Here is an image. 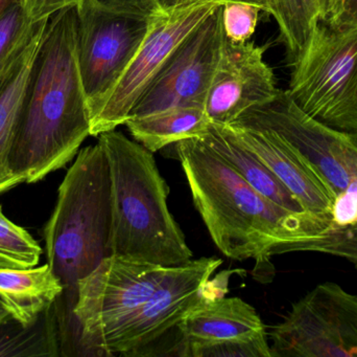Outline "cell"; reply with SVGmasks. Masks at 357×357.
Masks as SVG:
<instances>
[{
    "mask_svg": "<svg viewBox=\"0 0 357 357\" xmlns=\"http://www.w3.org/2000/svg\"><path fill=\"white\" fill-rule=\"evenodd\" d=\"M176 152L214 245L230 259L254 260L260 282L274 278L273 256L291 253L295 243L320 238L328 228V218L289 211L260 194L201 138L176 143Z\"/></svg>",
    "mask_w": 357,
    "mask_h": 357,
    "instance_id": "1",
    "label": "cell"
},
{
    "mask_svg": "<svg viewBox=\"0 0 357 357\" xmlns=\"http://www.w3.org/2000/svg\"><path fill=\"white\" fill-rule=\"evenodd\" d=\"M77 8L50 17L29 73L8 153L19 184L64 168L90 136V113L77 62Z\"/></svg>",
    "mask_w": 357,
    "mask_h": 357,
    "instance_id": "2",
    "label": "cell"
},
{
    "mask_svg": "<svg viewBox=\"0 0 357 357\" xmlns=\"http://www.w3.org/2000/svg\"><path fill=\"white\" fill-rule=\"evenodd\" d=\"M112 201L108 161L100 143L79 149L63 178L44 226L47 263L63 285L56 301L61 328L73 333L77 283L112 256Z\"/></svg>",
    "mask_w": 357,
    "mask_h": 357,
    "instance_id": "3",
    "label": "cell"
},
{
    "mask_svg": "<svg viewBox=\"0 0 357 357\" xmlns=\"http://www.w3.org/2000/svg\"><path fill=\"white\" fill-rule=\"evenodd\" d=\"M98 138L110 171L112 256L165 268L190 261L192 252L169 211V188L153 152L116 129Z\"/></svg>",
    "mask_w": 357,
    "mask_h": 357,
    "instance_id": "4",
    "label": "cell"
},
{
    "mask_svg": "<svg viewBox=\"0 0 357 357\" xmlns=\"http://www.w3.org/2000/svg\"><path fill=\"white\" fill-rule=\"evenodd\" d=\"M287 92L317 121L357 136V27L319 20L294 57Z\"/></svg>",
    "mask_w": 357,
    "mask_h": 357,
    "instance_id": "5",
    "label": "cell"
},
{
    "mask_svg": "<svg viewBox=\"0 0 357 357\" xmlns=\"http://www.w3.org/2000/svg\"><path fill=\"white\" fill-rule=\"evenodd\" d=\"M75 8L77 62L91 115L144 43L157 10L148 0H83Z\"/></svg>",
    "mask_w": 357,
    "mask_h": 357,
    "instance_id": "6",
    "label": "cell"
},
{
    "mask_svg": "<svg viewBox=\"0 0 357 357\" xmlns=\"http://www.w3.org/2000/svg\"><path fill=\"white\" fill-rule=\"evenodd\" d=\"M222 260L203 257L174 266L152 297L102 333L91 356H144L195 306L207 299L212 275Z\"/></svg>",
    "mask_w": 357,
    "mask_h": 357,
    "instance_id": "7",
    "label": "cell"
},
{
    "mask_svg": "<svg viewBox=\"0 0 357 357\" xmlns=\"http://www.w3.org/2000/svg\"><path fill=\"white\" fill-rule=\"evenodd\" d=\"M172 268L110 256L77 283L73 307L75 356H91L94 342L146 303Z\"/></svg>",
    "mask_w": 357,
    "mask_h": 357,
    "instance_id": "8",
    "label": "cell"
},
{
    "mask_svg": "<svg viewBox=\"0 0 357 357\" xmlns=\"http://www.w3.org/2000/svg\"><path fill=\"white\" fill-rule=\"evenodd\" d=\"M222 4L193 2L157 12L135 57L90 115V136H98L125 125L142 94L176 50Z\"/></svg>",
    "mask_w": 357,
    "mask_h": 357,
    "instance_id": "9",
    "label": "cell"
},
{
    "mask_svg": "<svg viewBox=\"0 0 357 357\" xmlns=\"http://www.w3.org/2000/svg\"><path fill=\"white\" fill-rule=\"evenodd\" d=\"M268 337L272 357H357V296L337 283L319 284Z\"/></svg>",
    "mask_w": 357,
    "mask_h": 357,
    "instance_id": "10",
    "label": "cell"
},
{
    "mask_svg": "<svg viewBox=\"0 0 357 357\" xmlns=\"http://www.w3.org/2000/svg\"><path fill=\"white\" fill-rule=\"evenodd\" d=\"M234 123L271 128L291 143L314 168L335 198L357 180V136L339 131L304 112L287 90L254 107Z\"/></svg>",
    "mask_w": 357,
    "mask_h": 357,
    "instance_id": "11",
    "label": "cell"
},
{
    "mask_svg": "<svg viewBox=\"0 0 357 357\" xmlns=\"http://www.w3.org/2000/svg\"><path fill=\"white\" fill-rule=\"evenodd\" d=\"M222 10V4L183 42L142 94L130 119L174 107L205 109L224 39Z\"/></svg>",
    "mask_w": 357,
    "mask_h": 357,
    "instance_id": "12",
    "label": "cell"
},
{
    "mask_svg": "<svg viewBox=\"0 0 357 357\" xmlns=\"http://www.w3.org/2000/svg\"><path fill=\"white\" fill-rule=\"evenodd\" d=\"M266 46L236 43L225 36L205 103L210 121L230 125L254 107L271 102L279 90L274 71L264 60Z\"/></svg>",
    "mask_w": 357,
    "mask_h": 357,
    "instance_id": "13",
    "label": "cell"
},
{
    "mask_svg": "<svg viewBox=\"0 0 357 357\" xmlns=\"http://www.w3.org/2000/svg\"><path fill=\"white\" fill-rule=\"evenodd\" d=\"M297 197L304 211L331 219L333 195L301 153L278 132L253 124L226 125Z\"/></svg>",
    "mask_w": 357,
    "mask_h": 357,
    "instance_id": "14",
    "label": "cell"
},
{
    "mask_svg": "<svg viewBox=\"0 0 357 357\" xmlns=\"http://www.w3.org/2000/svg\"><path fill=\"white\" fill-rule=\"evenodd\" d=\"M180 356L218 344L266 343L268 333L253 306L241 298H207L195 306L178 325Z\"/></svg>",
    "mask_w": 357,
    "mask_h": 357,
    "instance_id": "15",
    "label": "cell"
},
{
    "mask_svg": "<svg viewBox=\"0 0 357 357\" xmlns=\"http://www.w3.org/2000/svg\"><path fill=\"white\" fill-rule=\"evenodd\" d=\"M50 19L38 21L26 43L0 71V195L19 186L8 168V153L29 73Z\"/></svg>",
    "mask_w": 357,
    "mask_h": 357,
    "instance_id": "16",
    "label": "cell"
},
{
    "mask_svg": "<svg viewBox=\"0 0 357 357\" xmlns=\"http://www.w3.org/2000/svg\"><path fill=\"white\" fill-rule=\"evenodd\" d=\"M63 289L48 263L38 268H0V300L10 316L22 324H31L52 307Z\"/></svg>",
    "mask_w": 357,
    "mask_h": 357,
    "instance_id": "17",
    "label": "cell"
},
{
    "mask_svg": "<svg viewBox=\"0 0 357 357\" xmlns=\"http://www.w3.org/2000/svg\"><path fill=\"white\" fill-rule=\"evenodd\" d=\"M199 138L260 194L289 211L305 212L297 197L276 174L259 157L239 143L226 125L211 123L207 132Z\"/></svg>",
    "mask_w": 357,
    "mask_h": 357,
    "instance_id": "18",
    "label": "cell"
},
{
    "mask_svg": "<svg viewBox=\"0 0 357 357\" xmlns=\"http://www.w3.org/2000/svg\"><path fill=\"white\" fill-rule=\"evenodd\" d=\"M211 123L202 107L180 106L131 117L125 125L136 142L155 153L181 140L203 136Z\"/></svg>",
    "mask_w": 357,
    "mask_h": 357,
    "instance_id": "19",
    "label": "cell"
},
{
    "mask_svg": "<svg viewBox=\"0 0 357 357\" xmlns=\"http://www.w3.org/2000/svg\"><path fill=\"white\" fill-rule=\"evenodd\" d=\"M61 329L56 304L31 324L8 316L0 323V357L61 356Z\"/></svg>",
    "mask_w": 357,
    "mask_h": 357,
    "instance_id": "20",
    "label": "cell"
},
{
    "mask_svg": "<svg viewBox=\"0 0 357 357\" xmlns=\"http://www.w3.org/2000/svg\"><path fill=\"white\" fill-rule=\"evenodd\" d=\"M266 12L278 25L281 42L295 57L314 25L324 18L327 0H266Z\"/></svg>",
    "mask_w": 357,
    "mask_h": 357,
    "instance_id": "21",
    "label": "cell"
},
{
    "mask_svg": "<svg viewBox=\"0 0 357 357\" xmlns=\"http://www.w3.org/2000/svg\"><path fill=\"white\" fill-rule=\"evenodd\" d=\"M41 255L37 241L25 228L10 221L0 205V268H33Z\"/></svg>",
    "mask_w": 357,
    "mask_h": 357,
    "instance_id": "22",
    "label": "cell"
},
{
    "mask_svg": "<svg viewBox=\"0 0 357 357\" xmlns=\"http://www.w3.org/2000/svg\"><path fill=\"white\" fill-rule=\"evenodd\" d=\"M33 24L25 2L10 6L0 16V71L26 43Z\"/></svg>",
    "mask_w": 357,
    "mask_h": 357,
    "instance_id": "23",
    "label": "cell"
},
{
    "mask_svg": "<svg viewBox=\"0 0 357 357\" xmlns=\"http://www.w3.org/2000/svg\"><path fill=\"white\" fill-rule=\"evenodd\" d=\"M261 8L245 2L222 4V31L231 41L245 43L255 33Z\"/></svg>",
    "mask_w": 357,
    "mask_h": 357,
    "instance_id": "24",
    "label": "cell"
},
{
    "mask_svg": "<svg viewBox=\"0 0 357 357\" xmlns=\"http://www.w3.org/2000/svg\"><path fill=\"white\" fill-rule=\"evenodd\" d=\"M322 20L337 29L357 27V0H327Z\"/></svg>",
    "mask_w": 357,
    "mask_h": 357,
    "instance_id": "25",
    "label": "cell"
},
{
    "mask_svg": "<svg viewBox=\"0 0 357 357\" xmlns=\"http://www.w3.org/2000/svg\"><path fill=\"white\" fill-rule=\"evenodd\" d=\"M83 0H26L27 14L33 23L50 19L64 8L79 6Z\"/></svg>",
    "mask_w": 357,
    "mask_h": 357,
    "instance_id": "26",
    "label": "cell"
},
{
    "mask_svg": "<svg viewBox=\"0 0 357 357\" xmlns=\"http://www.w3.org/2000/svg\"><path fill=\"white\" fill-rule=\"evenodd\" d=\"M152 8L157 12H167L171 8H177V6H184V4L193 3V2L199 1H213L226 3V2H245V3L254 4L258 8H261L262 12H266V0H148Z\"/></svg>",
    "mask_w": 357,
    "mask_h": 357,
    "instance_id": "27",
    "label": "cell"
},
{
    "mask_svg": "<svg viewBox=\"0 0 357 357\" xmlns=\"http://www.w3.org/2000/svg\"><path fill=\"white\" fill-rule=\"evenodd\" d=\"M22 2H26V0H0V16L10 6L17 3H22Z\"/></svg>",
    "mask_w": 357,
    "mask_h": 357,
    "instance_id": "28",
    "label": "cell"
},
{
    "mask_svg": "<svg viewBox=\"0 0 357 357\" xmlns=\"http://www.w3.org/2000/svg\"><path fill=\"white\" fill-rule=\"evenodd\" d=\"M8 316H10V314H8V310H6V308L4 307L1 300H0V323H1L2 321L6 320V319H8Z\"/></svg>",
    "mask_w": 357,
    "mask_h": 357,
    "instance_id": "29",
    "label": "cell"
}]
</instances>
